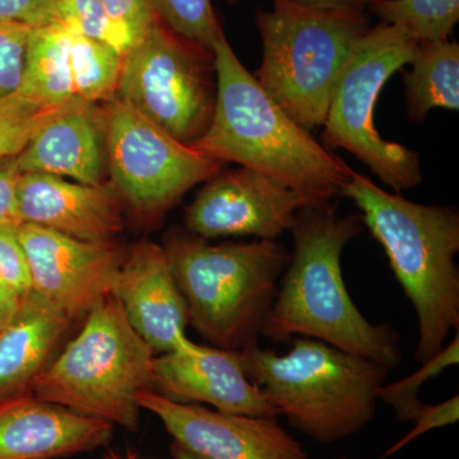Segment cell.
<instances>
[{
    "label": "cell",
    "mask_w": 459,
    "mask_h": 459,
    "mask_svg": "<svg viewBox=\"0 0 459 459\" xmlns=\"http://www.w3.org/2000/svg\"><path fill=\"white\" fill-rule=\"evenodd\" d=\"M105 459H138V455L135 453H128L126 457H122V455H117V453L111 452L108 453Z\"/></svg>",
    "instance_id": "36"
},
{
    "label": "cell",
    "mask_w": 459,
    "mask_h": 459,
    "mask_svg": "<svg viewBox=\"0 0 459 459\" xmlns=\"http://www.w3.org/2000/svg\"><path fill=\"white\" fill-rule=\"evenodd\" d=\"M342 197L360 211L364 226L385 250L395 280L415 309L422 364L459 329V212L452 205L421 204L389 193L353 171Z\"/></svg>",
    "instance_id": "3"
},
{
    "label": "cell",
    "mask_w": 459,
    "mask_h": 459,
    "mask_svg": "<svg viewBox=\"0 0 459 459\" xmlns=\"http://www.w3.org/2000/svg\"><path fill=\"white\" fill-rule=\"evenodd\" d=\"M74 323L40 295L23 296L16 316L0 331V400L31 391Z\"/></svg>",
    "instance_id": "19"
},
{
    "label": "cell",
    "mask_w": 459,
    "mask_h": 459,
    "mask_svg": "<svg viewBox=\"0 0 459 459\" xmlns=\"http://www.w3.org/2000/svg\"><path fill=\"white\" fill-rule=\"evenodd\" d=\"M367 8L418 41H446L459 21V0H369Z\"/></svg>",
    "instance_id": "23"
},
{
    "label": "cell",
    "mask_w": 459,
    "mask_h": 459,
    "mask_svg": "<svg viewBox=\"0 0 459 459\" xmlns=\"http://www.w3.org/2000/svg\"><path fill=\"white\" fill-rule=\"evenodd\" d=\"M156 16L171 31L213 51L221 25L217 20L212 0H150Z\"/></svg>",
    "instance_id": "26"
},
{
    "label": "cell",
    "mask_w": 459,
    "mask_h": 459,
    "mask_svg": "<svg viewBox=\"0 0 459 459\" xmlns=\"http://www.w3.org/2000/svg\"><path fill=\"white\" fill-rule=\"evenodd\" d=\"M164 249L199 336L229 351L258 344L291 258L287 247L277 240L214 246L179 230L169 235Z\"/></svg>",
    "instance_id": "5"
},
{
    "label": "cell",
    "mask_w": 459,
    "mask_h": 459,
    "mask_svg": "<svg viewBox=\"0 0 459 459\" xmlns=\"http://www.w3.org/2000/svg\"><path fill=\"white\" fill-rule=\"evenodd\" d=\"M256 12L263 60L262 89L307 131L325 124L332 93L353 48L369 29L365 11L303 7L271 0Z\"/></svg>",
    "instance_id": "7"
},
{
    "label": "cell",
    "mask_w": 459,
    "mask_h": 459,
    "mask_svg": "<svg viewBox=\"0 0 459 459\" xmlns=\"http://www.w3.org/2000/svg\"><path fill=\"white\" fill-rule=\"evenodd\" d=\"M138 404L153 413L170 435L174 459H309L303 444L277 418H256L178 403L153 391Z\"/></svg>",
    "instance_id": "11"
},
{
    "label": "cell",
    "mask_w": 459,
    "mask_h": 459,
    "mask_svg": "<svg viewBox=\"0 0 459 459\" xmlns=\"http://www.w3.org/2000/svg\"><path fill=\"white\" fill-rule=\"evenodd\" d=\"M336 459H349V458H346V457H340V458H336Z\"/></svg>",
    "instance_id": "38"
},
{
    "label": "cell",
    "mask_w": 459,
    "mask_h": 459,
    "mask_svg": "<svg viewBox=\"0 0 459 459\" xmlns=\"http://www.w3.org/2000/svg\"><path fill=\"white\" fill-rule=\"evenodd\" d=\"M22 172L17 156L0 159V223H18L17 184Z\"/></svg>",
    "instance_id": "33"
},
{
    "label": "cell",
    "mask_w": 459,
    "mask_h": 459,
    "mask_svg": "<svg viewBox=\"0 0 459 459\" xmlns=\"http://www.w3.org/2000/svg\"><path fill=\"white\" fill-rule=\"evenodd\" d=\"M114 31L126 53L146 36L157 20L150 0H101Z\"/></svg>",
    "instance_id": "29"
},
{
    "label": "cell",
    "mask_w": 459,
    "mask_h": 459,
    "mask_svg": "<svg viewBox=\"0 0 459 459\" xmlns=\"http://www.w3.org/2000/svg\"><path fill=\"white\" fill-rule=\"evenodd\" d=\"M23 296L16 294L7 287L0 285V331L7 327L9 323L20 310Z\"/></svg>",
    "instance_id": "35"
},
{
    "label": "cell",
    "mask_w": 459,
    "mask_h": 459,
    "mask_svg": "<svg viewBox=\"0 0 459 459\" xmlns=\"http://www.w3.org/2000/svg\"><path fill=\"white\" fill-rule=\"evenodd\" d=\"M291 341L283 355L259 344L238 351L247 379L314 442L333 444L360 433L376 418L377 389L389 370L314 338Z\"/></svg>",
    "instance_id": "4"
},
{
    "label": "cell",
    "mask_w": 459,
    "mask_h": 459,
    "mask_svg": "<svg viewBox=\"0 0 459 459\" xmlns=\"http://www.w3.org/2000/svg\"><path fill=\"white\" fill-rule=\"evenodd\" d=\"M314 204L298 190L252 169L220 171L205 181L186 208V231L205 240L255 237L277 240L294 226L304 205Z\"/></svg>",
    "instance_id": "12"
},
{
    "label": "cell",
    "mask_w": 459,
    "mask_h": 459,
    "mask_svg": "<svg viewBox=\"0 0 459 459\" xmlns=\"http://www.w3.org/2000/svg\"><path fill=\"white\" fill-rule=\"evenodd\" d=\"M216 104L207 131L190 147L210 159L252 169L313 204L341 195L353 170L262 89L226 39L213 44Z\"/></svg>",
    "instance_id": "2"
},
{
    "label": "cell",
    "mask_w": 459,
    "mask_h": 459,
    "mask_svg": "<svg viewBox=\"0 0 459 459\" xmlns=\"http://www.w3.org/2000/svg\"><path fill=\"white\" fill-rule=\"evenodd\" d=\"M114 429L26 392L0 400V459H62L95 452L108 446Z\"/></svg>",
    "instance_id": "17"
},
{
    "label": "cell",
    "mask_w": 459,
    "mask_h": 459,
    "mask_svg": "<svg viewBox=\"0 0 459 459\" xmlns=\"http://www.w3.org/2000/svg\"><path fill=\"white\" fill-rule=\"evenodd\" d=\"M294 252L280 280L262 337L290 342L314 338L369 359L389 371L401 364L400 336L365 318L347 291L344 247L364 231L360 214L341 216L332 202L304 205L290 230Z\"/></svg>",
    "instance_id": "1"
},
{
    "label": "cell",
    "mask_w": 459,
    "mask_h": 459,
    "mask_svg": "<svg viewBox=\"0 0 459 459\" xmlns=\"http://www.w3.org/2000/svg\"><path fill=\"white\" fill-rule=\"evenodd\" d=\"M409 65L403 77L411 122H424L437 108L459 110L458 42L418 41Z\"/></svg>",
    "instance_id": "20"
},
{
    "label": "cell",
    "mask_w": 459,
    "mask_h": 459,
    "mask_svg": "<svg viewBox=\"0 0 459 459\" xmlns=\"http://www.w3.org/2000/svg\"><path fill=\"white\" fill-rule=\"evenodd\" d=\"M124 199L111 183L87 186L41 172H22L17 184L21 223L91 243L115 241L124 229Z\"/></svg>",
    "instance_id": "16"
},
{
    "label": "cell",
    "mask_w": 459,
    "mask_h": 459,
    "mask_svg": "<svg viewBox=\"0 0 459 459\" xmlns=\"http://www.w3.org/2000/svg\"><path fill=\"white\" fill-rule=\"evenodd\" d=\"M56 0H0V23L38 29L54 23Z\"/></svg>",
    "instance_id": "32"
},
{
    "label": "cell",
    "mask_w": 459,
    "mask_h": 459,
    "mask_svg": "<svg viewBox=\"0 0 459 459\" xmlns=\"http://www.w3.org/2000/svg\"><path fill=\"white\" fill-rule=\"evenodd\" d=\"M230 4H237V3L241 2V0H228Z\"/></svg>",
    "instance_id": "37"
},
{
    "label": "cell",
    "mask_w": 459,
    "mask_h": 459,
    "mask_svg": "<svg viewBox=\"0 0 459 459\" xmlns=\"http://www.w3.org/2000/svg\"><path fill=\"white\" fill-rule=\"evenodd\" d=\"M303 7L333 11H365L369 0H290Z\"/></svg>",
    "instance_id": "34"
},
{
    "label": "cell",
    "mask_w": 459,
    "mask_h": 459,
    "mask_svg": "<svg viewBox=\"0 0 459 459\" xmlns=\"http://www.w3.org/2000/svg\"><path fill=\"white\" fill-rule=\"evenodd\" d=\"M212 71L213 51L177 35L157 17L123 56L117 98L190 146L212 119Z\"/></svg>",
    "instance_id": "9"
},
{
    "label": "cell",
    "mask_w": 459,
    "mask_h": 459,
    "mask_svg": "<svg viewBox=\"0 0 459 459\" xmlns=\"http://www.w3.org/2000/svg\"><path fill=\"white\" fill-rule=\"evenodd\" d=\"M21 172H41L87 186L105 183L104 111L77 100L17 155Z\"/></svg>",
    "instance_id": "18"
},
{
    "label": "cell",
    "mask_w": 459,
    "mask_h": 459,
    "mask_svg": "<svg viewBox=\"0 0 459 459\" xmlns=\"http://www.w3.org/2000/svg\"><path fill=\"white\" fill-rule=\"evenodd\" d=\"M30 31L17 23H0V100L21 89Z\"/></svg>",
    "instance_id": "28"
},
{
    "label": "cell",
    "mask_w": 459,
    "mask_h": 459,
    "mask_svg": "<svg viewBox=\"0 0 459 459\" xmlns=\"http://www.w3.org/2000/svg\"><path fill=\"white\" fill-rule=\"evenodd\" d=\"M32 292L47 299L72 322L83 318L111 294L126 247L117 240L91 243L32 223H20Z\"/></svg>",
    "instance_id": "13"
},
{
    "label": "cell",
    "mask_w": 459,
    "mask_h": 459,
    "mask_svg": "<svg viewBox=\"0 0 459 459\" xmlns=\"http://www.w3.org/2000/svg\"><path fill=\"white\" fill-rule=\"evenodd\" d=\"M459 336L458 331L455 340L446 344L442 351L437 352L428 361L422 362L421 368L412 376L392 383L383 385L377 389V400L385 402L394 410L395 419L401 422H413L418 419L420 411L425 406L419 400V391L428 380L434 379L442 371L458 365Z\"/></svg>",
    "instance_id": "25"
},
{
    "label": "cell",
    "mask_w": 459,
    "mask_h": 459,
    "mask_svg": "<svg viewBox=\"0 0 459 459\" xmlns=\"http://www.w3.org/2000/svg\"><path fill=\"white\" fill-rule=\"evenodd\" d=\"M153 373V392L178 403H207L222 412L279 418L261 389L247 379L238 351L192 342L156 356Z\"/></svg>",
    "instance_id": "15"
},
{
    "label": "cell",
    "mask_w": 459,
    "mask_h": 459,
    "mask_svg": "<svg viewBox=\"0 0 459 459\" xmlns=\"http://www.w3.org/2000/svg\"><path fill=\"white\" fill-rule=\"evenodd\" d=\"M68 31L69 63L75 98L89 104H107L117 98L123 56L104 42L71 30Z\"/></svg>",
    "instance_id": "22"
},
{
    "label": "cell",
    "mask_w": 459,
    "mask_h": 459,
    "mask_svg": "<svg viewBox=\"0 0 459 459\" xmlns=\"http://www.w3.org/2000/svg\"><path fill=\"white\" fill-rule=\"evenodd\" d=\"M156 352L133 329L113 294L84 316L69 341L31 386L40 400L135 433L140 392L153 391Z\"/></svg>",
    "instance_id": "6"
},
{
    "label": "cell",
    "mask_w": 459,
    "mask_h": 459,
    "mask_svg": "<svg viewBox=\"0 0 459 459\" xmlns=\"http://www.w3.org/2000/svg\"><path fill=\"white\" fill-rule=\"evenodd\" d=\"M416 44L398 27L382 22L370 26L338 78L323 124L327 146L349 151L395 193L421 183V164L415 151L379 134L374 113L383 87L409 65Z\"/></svg>",
    "instance_id": "8"
},
{
    "label": "cell",
    "mask_w": 459,
    "mask_h": 459,
    "mask_svg": "<svg viewBox=\"0 0 459 459\" xmlns=\"http://www.w3.org/2000/svg\"><path fill=\"white\" fill-rule=\"evenodd\" d=\"M20 90L49 107H62L77 99L69 63V31L65 27L51 23L31 29Z\"/></svg>",
    "instance_id": "21"
},
{
    "label": "cell",
    "mask_w": 459,
    "mask_h": 459,
    "mask_svg": "<svg viewBox=\"0 0 459 459\" xmlns=\"http://www.w3.org/2000/svg\"><path fill=\"white\" fill-rule=\"evenodd\" d=\"M102 111L110 183L135 212L159 216L221 171V162L181 143L122 100Z\"/></svg>",
    "instance_id": "10"
},
{
    "label": "cell",
    "mask_w": 459,
    "mask_h": 459,
    "mask_svg": "<svg viewBox=\"0 0 459 459\" xmlns=\"http://www.w3.org/2000/svg\"><path fill=\"white\" fill-rule=\"evenodd\" d=\"M0 285L20 296L32 291L25 250L18 237V223H0Z\"/></svg>",
    "instance_id": "30"
},
{
    "label": "cell",
    "mask_w": 459,
    "mask_h": 459,
    "mask_svg": "<svg viewBox=\"0 0 459 459\" xmlns=\"http://www.w3.org/2000/svg\"><path fill=\"white\" fill-rule=\"evenodd\" d=\"M77 100L62 107H49L21 90L0 100V159L21 153L47 124Z\"/></svg>",
    "instance_id": "24"
},
{
    "label": "cell",
    "mask_w": 459,
    "mask_h": 459,
    "mask_svg": "<svg viewBox=\"0 0 459 459\" xmlns=\"http://www.w3.org/2000/svg\"><path fill=\"white\" fill-rule=\"evenodd\" d=\"M111 294L129 325L156 353L186 349L188 307L164 247L150 240L126 249Z\"/></svg>",
    "instance_id": "14"
},
{
    "label": "cell",
    "mask_w": 459,
    "mask_h": 459,
    "mask_svg": "<svg viewBox=\"0 0 459 459\" xmlns=\"http://www.w3.org/2000/svg\"><path fill=\"white\" fill-rule=\"evenodd\" d=\"M54 23L104 42L126 56V47L114 31L101 0H56Z\"/></svg>",
    "instance_id": "27"
},
{
    "label": "cell",
    "mask_w": 459,
    "mask_h": 459,
    "mask_svg": "<svg viewBox=\"0 0 459 459\" xmlns=\"http://www.w3.org/2000/svg\"><path fill=\"white\" fill-rule=\"evenodd\" d=\"M459 419V397L457 394L448 398V400L442 402V403L425 404L422 410L420 411L418 419L415 420L416 425L409 434L401 437L397 443L389 446L388 449L379 459H388L392 455L402 451L404 446H409L413 440L418 439L421 435L429 433V431L435 430V429L446 428L448 425L455 424Z\"/></svg>",
    "instance_id": "31"
}]
</instances>
